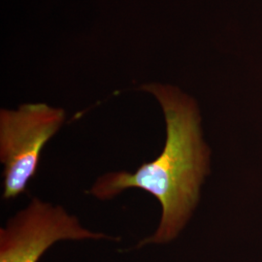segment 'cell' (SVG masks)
Wrapping results in <instances>:
<instances>
[{
	"label": "cell",
	"mask_w": 262,
	"mask_h": 262,
	"mask_svg": "<svg viewBox=\"0 0 262 262\" xmlns=\"http://www.w3.org/2000/svg\"><path fill=\"white\" fill-rule=\"evenodd\" d=\"M160 104L166 123L164 147L157 159L133 173L108 172L94 182L89 194L110 200L128 188H140L158 199L161 216L154 234L142 240L166 244L184 229L196 208L201 186L210 171V149L203 139L201 117L193 98L178 88L162 84L141 85Z\"/></svg>",
	"instance_id": "obj_1"
},
{
	"label": "cell",
	"mask_w": 262,
	"mask_h": 262,
	"mask_svg": "<svg viewBox=\"0 0 262 262\" xmlns=\"http://www.w3.org/2000/svg\"><path fill=\"white\" fill-rule=\"evenodd\" d=\"M85 239L114 238L85 229L62 207L33 197L0 228V262H38L58 241Z\"/></svg>",
	"instance_id": "obj_3"
},
{
	"label": "cell",
	"mask_w": 262,
	"mask_h": 262,
	"mask_svg": "<svg viewBox=\"0 0 262 262\" xmlns=\"http://www.w3.org/2000/svg\"><path fill=\"white\" fill-rule=\"evenodd\" d=\"M66 121V111L45 103L23 104L0 111V161L3 198L21 194L37 172L45 145Z\"/></svg>",
	"instance_id": "obj_2"
}]
</instances>
